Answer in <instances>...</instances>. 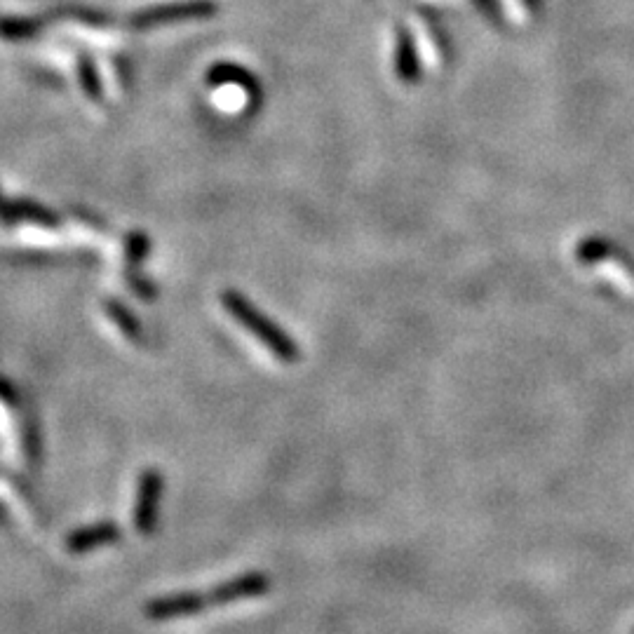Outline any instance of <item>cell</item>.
I'll return each instance as SVG.
<instances>
[{
	"label": "cell",
	"mask_w": 634,
	"mask_h": 634,
	"mask_svg": "<svg viewBox=\"0 0 634 634\" xmlns=\"http://www.w3.org/2000/svg\"><path fill=\"white\" fill-rule=\"evenodd\" d=\"M268 590H271V580H268L266 573L249 571L217 585L209 595H198V606L202 613L212 609V606H226L235 602H245V599H259L263 595H268Z\"/></svg>",
	"instance_id": "2"
},
{
	"label": "cell",
	"mask_w": 634,
	"mask_h": 634,
	"mask_svg": "<svg viewBox=\"0 0 634 634\" xmlns=\"http://www.w3.org/2000/svg\"><path fill=\"white\" fill-rule=\"evenodd\" d=\"M120 536L116 524H97L92 529H83L78 534H73L69 538V548L71 552H87L99 548V545H109L116 543Z\"/></svg>",
	"instance_id": "7"
},
{
	"label": "cell",
	"mask_w": 634,
	"mask_h": 634,
	"mask_svg": "<svg viewBox=\"0 0 634 634\" xmlns=\"http://www.w3.org/2000/svg\"><path fill=\"white\" fill-rule=\"evenodd\" d=\"M221 306H224L226 313L231 315L240 327H245L249 334L256 336L263 346L271 350L280 362L285 364L299 362L301 350L299 346H296L292 336H289L282 327H278V322H273L271 317L263 315L261 310L256 308L252 301H247L240 292H235V289H226V292L221 294Z\"/></svg>",
	"instance_id": "1"
},
{
	"label": "cell",
	"mask_w": 634,
	"mask_h": 634,
	"mask_svg": "<svg viewBox=\"0 0 634 634\" xmlns=\"http://www.w3.org/2000/svg\"><path fill=\"white\" fill-rule=\"evenodd\" d=\"M217 12V5L209 3V0H188V3H172L165 8L148 10L144 15L137 17L139 26H158L167 22H177V19H200V17H212Z\"/></svg>",
	"instance_id": "4"
},
{
	"label": "cell",
	"mask_w": 634,
	"mask_h": 634,
	"mask_svg": "<svg viewBox=\"0 0 634 634\" xmlns=\"http://www.w3.org/2000/svg\"><path fill=\"white\" fill-rule=\"evenodd\" d=\"M209 85H238L245 90L249 97H254V101L261 99V87L256 83V78L252 73L242 69V66L235 64H217L212 71L207 73Z\"/></svg>",
	"instance_id": "6"
},
{
	"label": "cell",
	"mask_w": 634,
	"mask_h": 634,
	"mask_svg": "<svg viewBox=\"0 0 634 634\" xmlns=\"http://www.w3.org/2000/svg\"><path fill=\"white\" fill-rule=\"evenodd\" d=\"M163 496V475L158 470H146L139 477L137 503H134V526L141 536H151L158 522V505Z\"/></svg>",
	"instance_id": "3"
},
{
	"label": "cell",
	"mask_w": 634,
	"mask_h": 634,
	"mask_svg": "<svg viewBox=\"0 0 634 634\" xmlns=\"http://www.w3.org/2000/svg\"><path fill=\"white\" fill-rule=\"evenodd\" d=\"M395 73L402 83L416 85L421 78V64H418L416 45L404 29H397V45H395Z\"/></svg>",
	"instance_id": "5"
}]
</instances>
